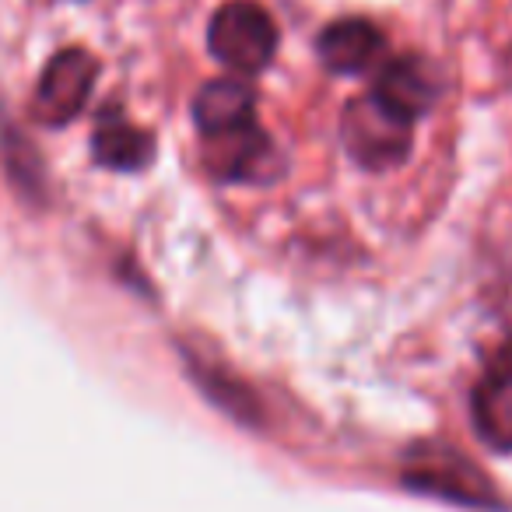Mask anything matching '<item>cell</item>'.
<instances>
[{
	"label": "cell",
	"mask_w": 512,
	"mask_h": 512,
	"mask_svg": "<svg viewBox=\"0 0 512 512\" xmlns=\"http://www.w3.org/2000/svg\"><path fill=\"white\" fill-rule=\"evenodd\" d=\"M372 92L386 102L390 109H397L407 120H418L421 113H428L439 95V81H435L432 67L418 57H400L379 71L376 88Z\"/></svg>",
	"instance_id": "obj_5"
},
{
	"label": "cell",
	"mask_w": 512,
	"mask_h": 512,
	"mask_svg": "<svg viewBox=\"0 0 512 512\" xmlns=\"http://www.w3.org/2000/svg\"><path fill=\"white\" fill-rule=\"evenodd\" d=\"M411 127L414 120L400 116L390 109L376 92L355 99L344 109V144H348L351 158L365 169H393L407 158L411 151Z\"/></svg>",
	"instance_id": "obj_1"
},
{
	"label": "cell",
	"mask_w": 512,
	"mask_h": 512,
	"mask_svg": "<svg viewBox=\"0 0 512 512\" xmlns=\"http://www.w3.org/2000/svg\"><path fill=\"white\" fill-rule=\"evenodd\" d=\"M491 372H502V376H512V337L502 344V351L495 355V362H491Z\"/></svg>",
	"instance_id": "obj_11"
},
{
	"label": "cell",
	"mask_w": 512,
	"mask_h": 512,
	"mask_svg": "<svg viewBox=\"0 0 512 512\" xmlns=\"http://www.w3.org/2000/svg\"><path fill=\"white\" fill-rule=\"evenodd\" d=\"M92 148H95V158L109 169H123V172H134V169H144L155 155V141H151L148 130L134 127L127 120H102L99 130L92 137Z\"/></svg>",
	"instance_id": "obj_9"
},
{
	"label": "cell",
	"mask_w": 512,
	"mask_h": 512,
	"mask_svg": "<svg viewBox=\"0 0 512 512\" xmlns=\"http://www.w3.org/2000/svg\"><path fill=\"white\" fill-rule=\"evenodd\" d=\"M404 481L411 484V488L449 498V502L477 505V509L498 505V495H495V488H491V477H484L467 456H460L449 446L414 449Z\"/></svg>",
	"instance_id": "obj_3"
},
{
	"label": "cell",
	"mask_w": 512,
	"mask_h": 512,
	"mask_svg": "<svg viewBox=\"0 0 512 512\" xmlns=\"http://www.w3.org/2000/svg\"><path fill=\"white\" fill-rule=\"evenodd\" d=\"M207 46L221 64L235 71H260L278 50L274 18L253 0H232L214 11L207 25Z\"/></svg>",
	"instance_id": "obj_2"
},
{
	"label": "cell",
	"mask_w": 512,
	"mask_h": 512,
	"mask_svg": "<svg viewBox=\"0 0 512 512\" xmlns=\"http://www.w3.org/2000/svg\"><path fill=\"white\" fill-rule=\"evenodd\" d=\"M474 425L481 439L495 449H512V376L488 372L474 390Z\"/></svg>",
	"instance_id": "obj_10"
},
{
	"label": "cell",
	"mask_w": 512,
	"mask_h": 512,
	"mask_svg": "<svg viewBox=\"0 0 512 512\" xmlns=\"http://www.w3.org/2000/svg\"><path fill=\"white\" fill-rule=\"evenodd\" d=\"M95 60L85 50H64L46 64L36 92V113L43 123H67L85 109L95 88Z\"/></svg>",
	"instance_id": "obj_4"
},
{
	"label": "cell",
	"mask_w": 512,
	"mask_h": 512,
	"mask_svg": "<svg viewBox=\"0 0 512 512\" xmlns=\"http://www.w3.org/2000/svg\"><path fill=\"white\" fill-rule=\"evenodd\" d=\"M379 53H383V36H379L376 25L365 22V18H341V22L327 25L320 36L323 64L337 74L365 71Z\"/></svg>",
	"instance_id": "obj_6"
},
{
	"label": "cell",
	"mask_w": 512,
	"mask_h": 512,
	"mask_svg": "<svg viewBox=\"0 0 512 512\" xmlns=\"http://www.w3.org/2000/svg\"><path fill=\"white\" fill-rule=\"evenodd\" d=\"M271 155V144L253 123L221 134H207V165L221 179H249L260 172L264 158Z\"/></svg>",
	"instance_id": "obj_7"
},
{
	"label": "cell",
	"mask_w": 512,
	"mask_h": 512,
	"mask_svg": "<svg viewBox=\"0 0 512 512\" xmlns=\"http://www.w3.org/2000/svg\"><path fill=\"white\" fill-rule=\"evenodd\" d=\"M193 116H197L204 134H221V130H235L253 123V92L242 81L221 78L207 81L200 88L197 102H193Z\"/></svg>",
	"instance_id": "obj_8"
}]
</instances>
